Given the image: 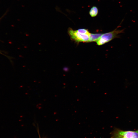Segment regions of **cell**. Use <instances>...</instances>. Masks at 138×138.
<instances>
[{"label": "cell", "mask_w": 138, "mask_h": 138, "mask_svg": "<svg viewBox=\"0 0 138 138\" xmlns=\"http://www.w3.org/2000/svg\"><path fill=\"white\" fill-rule=\"evenodd\" d=\"M111 138H138L136 131H124L115 128L111 133Z\"/></svg>", "instance_id": "cell-3"}, {"label": "cell", "mask_w": 138, "mask_h": 138, "mask_svg": "<svg viewBox=\"0 0 138 138\" xmlns=\"http://www.w3.org/2000/svg\"><path fill=\"white\" fill-rule=\"evenodd\" d=\"M124 29L120 30L116 28L111 31L102 34L96 42L98 45H101L108 42L113 39L119 38V34L124 32Z\"/></svg>", "instance_id": "cell-2"}, {"label": "cell", "mask_w": 138, "mask_h": 138, "mask_svg": "<svg viewBox=\"0 0 138 138\" xmlns=\"http://www.w3.org/2000/svg\"></svg>", "instance_id": "cell-7"}, {"label": "cell", "mask_w": 138, "mask_h": 138, "mask_svg": "<svg viewBox=\"0 0 138 138\" xmlns=\"http://www.w3.org/2000/svg\"><path fill=\"white\" fill-rule=\"evenodd\" d=\"M68 32L71 39L78 42H89L90 33L85 29H79L77 30L68 28Z\"/></svg>", "instance_id": "cell-1"}, {"label": "cell", "mask_w": 138, "mask_h": 138, "mask_svg": "<svg viewBox=\"0 0 138 138\" xmlns=\"http://www.w3.org/2000/svg\"><path fill=\"white\" fill-rule=\"evenodd\" d=\"M136 131L138 132V129Z\"/></svg>", "instance_id": "cell-6"}, {"label": "cell", "mask_w": 138, "mask_h": 138, "mask_svg": "<svg viewBox=\"0 0 138 138\" xmlns=\"http://www.w3.org/2000/svg\"><path fill=\"white\" fill-rule=\"evenodd\" d=\"M101 33H90L89 42L97 41L102 35Z\"/></svg>", "instance_id": "cell-4"}, {"label": "cell", "mask_w": 138, "mask_h": 138, "mask_svg": "<svg viewBox=\"0 0 138 138\" xmlns=\"http://www.w3.org/2000/svg\"><path fill=\"white\" fill-rule=\"evenodd\" d=\"M98 10L96 6H93L90 9L89 12V14L92 17L96 16L98 14Z\"/></svg>", "instance_id": "cell-5"}]
</instances>
